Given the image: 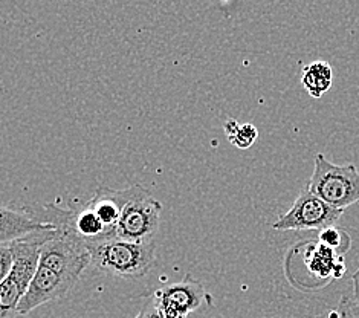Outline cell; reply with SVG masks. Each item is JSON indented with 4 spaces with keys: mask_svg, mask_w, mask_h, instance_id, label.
I'll return each mask as SVG.
<instances>
[{
    "mask_svg": "<svg viewBox=\"0 0 359 318\" xmlns=\"http://www.w3.org/2000/svg\"><path fill=\"white\" fill-rule=\"evenodd\" d=\"M86 246L90 254V266L100 272L123 279L144 277L156 260L155 240L135 244L112 239Z\"/></svg>",
    "mask_w": 359,
    "mask_h": 318,
    "instance_id": "7a4b0ae2",
    "label": "cell"
},
{
    "mask_svg": "<svg viewBox=\"0 0 359 318\" xmlns=\"http://www.w3.org/2000/svg\"><path fill=\"white\" fill-rule=\"evenodd\" d=\"M74 286L75 283L71 280L39 265L36 276H34L27 294L23 296L19 305V315H28L39 306L63 298Z\"/></svg>",
    "mask_w": 359,
    "mask_h": 318,
    "instance_id": "ba28073f",
    "label": "cell"
},
{
    "mask_svg": "<svg viewBox=\"0 0 359 318\" xmlns=\"http://www.w3.org/2000/svg\"><path fill=\"white\" fill-rule=\"evenodd\" d=\"M333 81L332 66L324 60H316L307 65L302 74V84L312 98H321Z\"/></svg>",
    "mask_w": 359,
    "mask_h": 318,
    "instance_id": "8fae6325",
    "label": "cell"
},
{
    "mask_svg": "<svg viewBox=\"0 0 359 318\" xmlns=\"http://www.w3.org/2000/svg\"><path fill=\"white\" fill-rule=\"evenodd\" d=\"M224 128L229 143L237 149H250L259 138L257 127L251 123L238 124L236 119H228L224 124Z\"/></svg>",
    "mask_w": 359,
    "mask_h": 318,
    "instance_id": "4fadbf2b",
    "label": "cell"
},
{
    "mask_svg": "<svg viewBox=\"0 0 359 318\" xmlns=\"http://www.w3.org/2000/svg\"><path fill=\"white\" fill-rule=\"evenodd\" d=\"M13 260L14 254L11 244H0V285H2L8 274H10L13 268Z\"/></svg>",
    "mask_w": 359,
    "mask_h": 318,
    "instance_id": "9a60e30c",
    "label": "cell"
},
{
    "mask_svg": "<svg viewBox=\"0 0 359 318\" xmlns=\"http://www.w3.org/2000/svg\"><path fill=\"white\" fill-rule=\"evenodd\" d=\"M144 192L145 188L140 184L127 187L124 190H114V188L100 185L92 199L86 204V207L95 213V216L104 225L110 240H112L115 239L116 223L121 218L126 205Z\"/></svg>",
    "mask_w": 359,
    "mask_h": 318,
    "instance_id": "52a82bcc",
    "label": "cell"
},
{
    "mask_svg": "<svg viewBox=\"0 0 359 318\" xmlns=\"http://www.w3.org/2000/svg\"><path fill=\"white\" fill-rule=\"evenodd\" d=\"M352 280H353V292H355V302L358 303V306H359V268L356 270V272L353 274V277H352Z\"/></svg>",
    "mask_w": 359,
    "mask_h": 318,
    "instance_id": "d6986e66",
    "label": "cell"
},
{
    "mask_svg": "<svg viewBox=\"0 0 359 318\" xmlns=\"http://www.w3.org/2000/svg\"><path fill=\"white\" fill-rule=\"evenodd\" d=\"M53 228H57L54 223L40 220L28 211L0 207V244H11L17 239L34 233V231Z\"/></svg>",
    "mask_w": 359,
    "mask_h": 318,
    "instance_id": "30bf717a",
    "label": "cell"
},
{
    "mask_svg": "<svg viewBox=\"0 0 359 318\" xmlns=\"http://www.w3.org/2000/svg\"><path fill=\"white\" fill-rule=\"evenodd\" d=\"M57 234V228L34 231L11 242L14 260L8 277L0 285V318L19 317V305L39 268L41 248Z\"/></svg>",
    "mask_w": 359,
    "mask_h": 318,
    "instance_id": "6da1fadb",
    "label": "cell"
},
{
    "mask_svg": "<svg viewBox=\"0 0 359 318\" xmlns=\"http://www.w3.org/2000/svg\"><path fill=\"white\" fill-rule=\"evenodd\" d=\"M161 211L162 204L145 190L126 205L116 223L115 239L135 244L153 242L159 227Z\"/></svg>",
    "mask_w": 359,
    "mask_h": 318,
    "instance_id": "8992f818",
    "label": "cell"
},
{
    "mask_svg": "<svg viewBox=\"0 0 359 318\" xmlns=\"http://www.w3.org/2000/svg\"><path fill=\"white\" fill-rule=\"evenodd\" d=\"M207 298L208 294L205 292L202 283L191 276H187L181 281L170 283L164 288L156 289L155 294H153L155 305L173 306L188 315L194 312L196 309H199L203 300Z\"/></svg>",
    "mask_w": 359,
    "mask_h": 318,
    "instance_id": "9c48e42d",
    "label": "cell"
},
{
    "mask_svg": "<svg viewBox=\"0 0 359 318\" xmlns=\"http://www.w3.org/2000/svg\"><path fill=\"white\" fill-rule=\"evenodd\" d=\"M320 244L330 248L332 251H335L339 257L346 254L350 248V237L344 230L338 227H329L326 230H321L318 234Z\"/></svg>",
    "mask_w": 359,
    "mask_h": 318,
    "instance_id": "5bb4252c",
    "label": "cell"
},
{
    "mask_svg": "<svg viewBox=\"0 0 359 318\" xmlns=\"http://www.w3.org/2000/svg\"><path fill=\"white\" fill-rule=\"evenodd\" d=\"M338 318H359V306L355 297L344 294L338 305Z\"/></svg>",
    "mask_w": 359,
    "mask_h": 318,
    "instance_id": "2e32d148",
    "label": "cell"
},
{
    "mask_svg": "<svg viewBox=\"0 0 359 318\" xmlns=\"http://www.w3.org/2000/svg\"><path fill=\"white\" fill-rule=\"evenodd\" d=\"M307 190L330 207L344 211L359 202V170L353 164H332L323 153H318Z\"/></svg>",
    "mask_w": 359,
    "mask_h": 318,
    "instance_id": "3957f363",
    "label": "cell"
},
{
    "mask_svg": "<svg viewBox=\"0 0 359 318\" xmlns=\"http://www.w3.org/2000/svg\"><path fill=\"white\" fill-rule=\"evenodd\" d=\"M307 246V259L306 266L313 274L316 279L327 280L329 277H333L335 272V266L339 260H343V257H339L335 251H332L330 248L318 244H309Z\"/></svg>",
    "mask_w": 359,
    "mask_h": 318,
    "instance_id": "7c38bea8",
    "label": "cell"
},
{
    "mask_svg": "<svg viewBox=\"0 0 359 318\" xmlns=\"http://www.w3.org/2000/svg\"><path fill=\"white\" fill-rule=\"evenodd\" d=\"M156 311L159 312L161 318H188V314L179 311V309L167 305H155Z\"/></svg>",
    "mask_w": 359,
    "mask_h": 318,
    "instance_id": "e0dca14e",
    "label": "cell"
},
{
    "mask_svg": "<svg viewBox=\"0 0 359 318\" xmlns=\"http://www.w3.org/2000/svg\"><path fill=\"white\" fill-rule=\"evenodd\" d=\"M343 210L333 208L306 188L297 197L292 207L283 216L272 223L277 231H304V230H326L335 227L337 220L343 216Z\"/></svg>",
    "mask_w": 359,
    "mask_h": 318,
    "instance_id": "5b68a950",
    "label": "cell"
},
{
    "mask_svg": "<svg viewBox=\"0 0 359 318\" xmlns=\"http://www.w3.org/2000/svg\"><path fill=\"white\" fill-rule=\"evenodd\" d=\"M39 265L76 283L90 266V254L80 239L57 228V234L41 248Z\"/></svg>",
    "mask_w": 359,
    "mask_h": 318,
    "instance_id": "277c9868",
    "label": "cell"
},
{
    "mask_svg": "<svg viewBox=\"0 0 359 318\" xmlns=\"http://www.w3.org/2000/svg\"><path fill=\"white\" fill-rule=\"evenodd\" d=\"M135 318H161V315L156 311V307H149V309H142V311Z\"/></svg>",
    "mask_w": 359,
    "mask_h": 318,
    "instance_id": "ac0fdd59",
    "label": "cell"
}]
</instances>
